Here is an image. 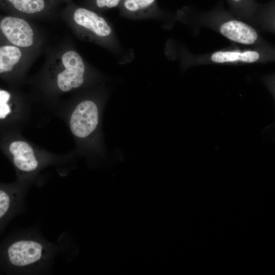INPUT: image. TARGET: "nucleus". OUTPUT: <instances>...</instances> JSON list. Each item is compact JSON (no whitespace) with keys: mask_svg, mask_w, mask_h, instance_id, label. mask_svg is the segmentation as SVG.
Wrapping results in <instances>:
<instances>
[{"mask_svg":"<svg viewBox=\"0 0 275 275\" xmlns=\"http://www.w3.org/2000/svg\"><path fill=\"white\" fill-rule=\"evenodd\" d=\"M42 72L56 89L68 92L85 82L88 67L81 55L66 41L46 50ZM49 79V80H50Z\"/></svg>","mask_w":275,"mask_h":275,"instance_id":"1","label":"nucleus"},{"mask_svg":"<svg viewBox=\"0 0 275 275\" xmlns=\"http://www.w3.org/2000/svg\"><path fill=\"white\" fill-rule=\"evenodd\" d=\"M231 1H233V2H234L237 3V2H241L242 0H231Z\"/></svg>","mask_w":275,"mask_h":275,"instance_id":"16","label":"nucleus"},{"mask_svg":"<svg viewBox=\"0 0 275 275\" xmlns=\"http://www.w3.org/2000/svg\"><path fill=\"white\" fill-rule=\"evenodd\" d=\"M260 58V54L255 50H231L214 52L211 54L210 59L216 63H252L258 61Z\"/></svg>","mask_w":275,"mask_h":275,"instance_id":"10","label":"nucleus"},{"mask_svg":"<svg viewBox=\"0 0 275 275\" xmlns=\"http://www.w3.org/2000/svg\"><path fill=\"white\" fill-rule=\"evenodd\" d=\"M98 122L97 104L92 100H85L76 106L71 115L70 129L76 136L86 138L96 129Z\"/></svg>","mask_w":275,"mask_h":275,"instance_id":"7","label":"nucleus"},{"mask_svg":"<svg viewBox=\"0 0 275 275\" xmlns=\"http://www.w3.org/2000/svg\"><path fill=\"white\" fill-rule=\"evenodd\" d=\"M24 195L23 194L11 195L0 188V219L10 211L12 205L23 208Z\"/></svg>","mask_w":275,"mask_h":275,"instance_id":"11","label":"nucleus"},{"mask_svg":"<svg viewBox=\"0 0 275 275\" xmlns=\"http://www.w3.org/2000/svg\"><path fill=\"white\" fill-rule=\"evenodd\" d=\"M60 16L76 34L88 41L100 42L112 32L106 20L95 11L72 2L65 4Z\"/></svg>","mask_w":275,"mask_h":275,"instance_id":"3","label":"nucleus"},{"mask_svg":"<svg viewBox=\"0 0 275 275\" xmlns=\"http://www.w3.org/2000/svg\"><path fill=\"white\" fill-rule=\"evenodd\" d=\"M40 54L0 39V74H23Z\"/></svg>","mask_w":275,"mask_h":275,"instance_id":"6","label":"nucleus"},{"mask_svg":"<svg viewBox=\"0 0 275 275\" xmlns=\"http://www.w3.org/2000/svg\"><path fill=\"white\" fill-rule=\"evenodd\" d=\"M58 7L51 0H0V8L9 15L30 20L54 18Z\"/></svg>","mask_w":275,"mask_h":275,"instance_id":"5","label":"nucleus"},{"mask_svg":"<svg viewBox=\"0 0 275 275\" xmlns=\"http://www.w3.org/2000/svg\"><path fill=\"white\" fill-rule=\"evenodd\" d=\"M155 0H123V7L130 12H138L151 7Z\"/></svg>","mask_w":275,"mask_h":275,"instance_id":"12","label":"nucleus"},{"mask_svg":"<svg viewBox=\"0 0 275 275\" xmlns=\"http://www.w3.org/2000/svg\"><path fill=\"white\" fill-rule=\"evenodd\" d=\"M57 248L35 231L22 233L7 249L11 265L22 273H39L50 267Z\"/></svg>","mask_w":275,"mask_h":275,"instance_id":"2","label":"nucleus"},{"mask_svg":"<svg viewBox=\"0 0 275 275\" xmlns=\"http://www.w3.org/2000/svg\"><path fill=\"white\" fill-rule=\"evenodd\" d=\"M10 153L13 156L15 166L20 171L30 173L37 170L39 162L31 146L24 141H15L9 146Z\"/></svg>","mask_w":275,"mask_h":275,"instance_id":"9","label":"nucleus"},{"mask_svg":"<svg viewBox=\"0 0 275 275\" xmlns=\"http://www.w3.org/2000/svg\"><path fill=\"white\" fill-rule=\"evenodd\" d=\"M121 0H88L90 6L87 8L92 10L113 8L117 7Z\"/></svg>","mask_w":275,"mask_h":275,"instance_id":"14","label":"nucleus"},{"mask_svg":"<svg viewBox=\"0 0 275 275\" xmlns=\"http://www.w3.org/2000/svg\"><path fill=\"white\" fill-rule=\"evenodd\" d=\"M54 2L58 6H60L61 4H68L72 3L71 0H51Z\"/></svg>","mask_w":275,"mask_h":275,"instance_id":"15","label":"nucleus"},{"mask_svg":"<svg viewBox=\"0 0 275 275\" xmlns=\"http://www.w3.org/2000/svg\"><path fill=\"white\" fill-rule=\"evenodd\" d=\"M11 98V94L6 90L0 89V119H3L11 112L8 101Z\"/></svg>","mask_w":275,"mask_h":275,"instance_id":"13","label":"nucleus"},{"mask_svg":"<svg viewBox=\"0 0 275 275\" xmlns=\"http://www.w3.org/2000/svg\"><path fill=\"white\" fill-rule=\"evenodd\" d=\"M0 39L41 53L46 42L42 32L30 20L11 15L0 16Z\"/></svg>","mask_w":275,"mask_h":275,"instance_id":"4","label":"nucleus"},{"mask_svg":"<svg viewBox=\"0 0 275 275\" xmlns=\"http://www.w3.org/2000/svg\"><path fill=\"white\" fill-rule=\"evenodd\" d=\"M219 32L231 41L243 45H252L258 39L256 30L250 25L240 20L231 19L221 24Z\"/></svg>","mask_w":275,"mask_h":275,"instance_id":"8","label":"nucleus"}]
</instances>
